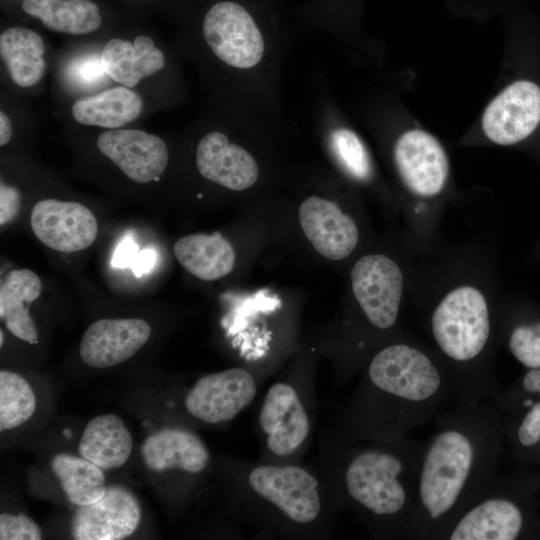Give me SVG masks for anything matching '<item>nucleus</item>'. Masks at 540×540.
<instances>
[{
  "instance_id": "2eb2a0df",
  "label": "nucleus",
  "mask_w": 540,
  "mask_h": 540,
  "mask_svg": "<svg viewBox=\"0 0 540 540\" xmlns=\"http://www.w3.org/2000/svg\"><path fill=\"white\" fill-rule=\"evenodd\" d=\"M195 162L204 178L233 191L251 188L260 176L252 153L222 131L208 132L199 140Z\"/></svg>"
},
{
  "instance_id": "c9c22d12",
  "label": "nucleus",
  "mask_w": 540,
  "mask_h": 540,
  "mask_svg": "<svg viewBox=\"0 0 540 540\" xmlns=\"http://www.w3.org/2000/svg\"><path fill=\"white\" fill-rule=\"evenodd\" d=\"M156 261V253L153 249H143L139 251L137 259L131 267L134 274L139 277L140 275L150 271Z\"/></svg>"
},
{
  "instance_id": "473e14b6",
  "label": "nucleus",
  "mask_w": 540,
  "mask_h": 540,
  "mask_svg": "<svg viewBox=\"0 0 540 540\" xmlns=\"http://www.w3.org/2000/svg\"><path fill=\"white\" fill-rule=\"evenodd\" d=\"M516 437L519 444L527 448L540 442V402L529 406L518 426Z\"/></svg>"
},
{
  "instance_id": "a211bd4d",
  "label": "nucleus",
  "mask_w": 540,
  "mask_h": 540,
  "mask_svg": "<svg viewBox=\"0 0 540 540\" xmlns=\"http://www.w3.org/2000/svg\"><path fill=\"white\" fill-rule=\"evenodd\" d=\"M298 215L305 236L325 258L344 259L357 246L358 228L336 203L309 196L301 203Z\"/></svg>"
},
{
  "instance_id": "b1692460",
  "label": "nucleus",
  "mask_w": 540,
  "mask_h": 540,
  "mask_svg": "<svg viewBox=\"0 0 540 540\" xmlns=\"http://www.w3.org/2000/svg\"><path fill=\"white\" fill-rule=\"evenodd\" d=\"M141 110V97L120 86L76 101L72 115L80 124L114 129L135 120Z\"/></svg>"
},
{
  "instance_id": "7ed1b4c3",
  "label": "nucleus",
  "mask_w": 540,
  "mask_h": 540,
  "mask_svg": "<svg viewBox=\"0 0 540 540\" xmlns=\"http://www.w3.org/2000/svg\"><path fill=\"white\" fill-rule=\"evenodd\" d=\"M423 445L407 436L330 443L319 468L340 506L350 509L373 535L405 538Z\"/></svg>"
},
{
  "instance_id": "f3484780",
  "label": "nucleus",
  "mask_w": 540,
  "mask_h": 540,
  "mask_svg": "<svg viewBox=\"0 0 540 540\" xmlns=\"http://www.w3.org/2000/svg\"><path fill=\"white\" fill-rule=\"evenodd\" d=\"M150 335V325L139 318L100 319L85 331L80 357L93 368L112 367L131 358Z\"/></svg>"
},
{
  "instance_id": "aec40b11",
  "label": "nucleus",
  "mask_w": 540,
  "mask_h": 540,
  "mask_svg": "<svg viewBox=\"0 0 540 540\" xmlns=\"http://www.w3.org/2000/svg\"><path fill=\"white\" fill-rule=\"evenodd\" d=\"M106 75L125 87L136 86L143 78L162 70L163 52L148 36H137L133 43L118 38L108 41L100 55Z\"/></svg>"
},
{
  "instance_id": "4468645a",
  "label": "nucleus",
  "mask_w": 540,
  "mask_h": 540,
  "mask_svg": "<svg viewBox=\"0 0 540 540\" xmlns=\"http://www.w3.org/2000/svg\"><path fill=\"white\" fill-rule=\"evenodd\" d=\"M35 236L47 247L59 252H77L95 240L98 224L94 214L77 202L43 199L30 217Z\"/></svg>"
},
{
  "instance_id": "bb28decb",
  "label": "nucleus",
  "mask_w": 540,
  "mask_h": 540,
  "mask_svg": "<svg viewBox=\"0 0 540 540\" xmlns=\"http://www.w3.org/2000/svg\"><path fill=\"white\" fill-rule=\"evenodd\" d=\"M50 466L72 504L93 503L106 491L103 470L82 456L59 453L51 459Z\"/></svg>"
},
{
  "instance_id": "a878e982",
  "label": "nucleus",
  "mask_w": 540,
  "mask_h": 540,
  "mask_svg": "<svg viewBox=\"0 0 540 540\" xmlns=\"http://www.w3.org/2000/svg\"><path fill=\"white\" fill-rule=\"evenodd\" d=\"M22 9L59 33H91L102 22L98 6L90 0H24Z\"/></svg>"
},
{
  "instance_id": "f8f14e48",
  "label": "nucleus",
  "mask_w": 540,
  "mask_h": 540,
  "mask_svg": "<svg viewBox=\"0 0 540 540\" xmlns=\"http://www.w3.org/2000/svg\"><path fill=\"white\" fill-rule=\"evenodd\" d=\"M540 123V87L518 80L503 89L486 107L482 117L485 135L499 145L527 138Z\"/></svg>"
},
{
  "instance_id": "4c0bfd02",
  "label": "nucleus",
  "mask_w": 540,
  "mask_h": 540,
  "mask_svg": "<svg viewBox=\"0 0 540 540\" xmlns=\"http://www.w3.org/2000/svg\"><path fill=\"white\" fill-rule=\"evenodd\" d=\"M12 136V125L9 117L4 113L0 112V145L3 146L7 144Z\"/></svg>"
},
{
  "instance_id": "2f4dec72",
  "label": "nucleus",
  "mask_w": 540,
  "mask_h": 540,
  "mask_svg": "<svg viewBox=\"0 0 540 540\" xmlns=\"http://www.w3.org/2000/svg\"><path fill=\"white\" fill-rule=\"evenodd\" d=\"M67 72L71 81L82 88L98 86L106 75L100 58L95 55H85L75 59Z\"/></svg>"
},
{
  "instance_id": "9d476101",
  "label": "nucleus",
  "mask_w": 540,
  "mask_h": 540,
  "mask_svg": "<svg viewBox=\"0 0 540 540\" xmlns=\"http://www.w3.org/2000/svg\"><path fill=\"white\" fill-rule=\"evenodd\" d=\"M524 521L519 504L501 491L495 478L440 539L514 540L520 536Z\"/></svg>"
},
{
  "instance_id": "20e7f679",
  "label": "nucleus",
  "mask_w": 540,
  "mask_h": 540,
  "mask_svg": "<svg viewBox=\"0 0 540 540\" xmlns=\"http://www.w3.org/2000/svg\"><path fill=\"white\" fill-rule=\"evenodd\" d=\"M237 471V500L244 523L261 535L323 538L340 503L320 468L300 462L244 461Z\"/></svg>"
},
{
  "instance_id": "ddd939ff",
  "label": "nucleus",
  "mask_w": 540,
  "mask_h": 540,
  "mask_svg": "<svg viewBox=\"0 0 540 540\" xmlns=\"http://www.w3.org/2000/svg\"><path fill=\"white\" fill-rule=\"evenodd\" d=\"M141 520L136 496L121 486H109L97 501L78 506L70 522L76 540H121L132 535Z\"/></svg>"
},
{
  "instance_id": "f03ea898",
  "label": "nucleus",
  "mask_w": 540,
  "mask_h": 540,
  "mask_svg": "<svg viewBox=\"0 0 540 540\" xmlns=\"http://www.w3.org/2000/svg\"><path fill=\"white\" fill-rule=\"evenodd\" d=\"M456 396L449 373L424 350L391 343L370 359L330 443L407 436Z\"/></svg>"
},
{
  "instance_id": "393cba45",
  "label": "nucleus",
  "mask_w": 540,
  "mask_h": 540,
  "mask_svg": "<svg viewBox=\"0 0 540 540\" xmlns=\"http://www.w3.org/2000/svg\"><path fill=\"white\" fill-rule=\"evenodd\" d=\"M0 53L11 79L20 87L37 84L45 70V46L33 30L12 27L0 36Z\"/></svg>"
},
{
  "instance_id": "5701e85b",
  "label": "nucleus",
  "mask_w": 540,
  "mask_h": 540,
  "mask_svg": "<svg viewBox=\"0 0 540 540\" xmlns=\"http://www.w3.org/2000/svg\"><path fill=\"white\" fill-rule=\"evenodd\" d=\"M42 283L29 269L10 271L0 287V317L17 338L34 344L38 331L28 312L29 305L41 294Z\"/></svg>"
},
{
  "instance_id": "4be33fe9",
  "label": "nucleus",
  "mask_w": 540,
  "mask_h": 540,
  "mask_svg": "<svg viewBox=\"0 0 540 540\" xmlns=\"http://www.w3.org/2000/svg\"><path fill=\"white\" fill-rule=\"evenodd\" d=\"M78 451L103 471H109L121 467L129 459L132 436L118 416L99 415L86 425Z\"/></svg>"
},
{
  "instance_id": "6e6552de",
  "label": "nucleus",
  "mask_w": 540,
  "mask_h": 540,
  "mask_svg": "<svg viewBox=\"0 0 540 540\" xmlns=\"http://www.w3.org/2000/svg\"><path fill=\"white\" fill-rule=\"evenodd\" d=\"M258 385L255 375L242 367L207 374L186 393L185 409L203 423H227L251 405Z\"/></svg>"
},
{
  "instance_id": "cd10ccee",
  "label": "nucleus",
  "mask_w": 540,
  "mask_h": 540,
  "mask_svg": "<svg viewBox=\"0 0 540 540\" xmlns=\"http://www.w3.org/2000/svg\"><path fill=\"white\" fill-rule=\"evenodd\" d=\"M322 125L326 147L343 172L357 181L370 180L372 161L360 136L350 127L327 120L324 114Z\"/></svg>"
},
{
  "instance_id": "412c9836",
  "label": "nucleus",
  "mask_w": 540,
  "mask_h": 540,
  "mask_svg": "<svg viewBox=\"0 0 540 540\" xmlns=\"http://www.w3.org/2000/svg\"><path fill=\"white\" fill-rule=\"evenodd\" d=\"M178 262L195 277L213 281L228 275L236 255L230 242L220 233L184 236L173 247Z\"/></svg>"
},
{
  "instance_id": "c756f323",
  "label": "nucleus",
  "mask_w": 540,
  "mask_h": 540,
  "mask_svg": "<svg viewBox=\"0 0 540 540\" xmlns=\"http://www.w3.org/2000/svg\"><path fill=\"white\" fill-rule=\"evenodd\" d=\"M511 354L528 368H540V322L515 327L508 340Z\"/></svg>"
},
{
  "instance_id": "e433bc0d",
  "label": "nucleus",
  "mask_w": 540,
  "mask_h": 540,
  "mask_svg": "<svg viewBox=\"0 0 540 540\" xmlns=\"http://www.w3.org/2000/svg\"><path fill=\"white\" fill-rule=\"evenodd\" d=\"M522 388L532 394H540V368L530 369L522 379Z\"/></svg>"
},
{
  "instance_id": "f257e3e1",
  "label": "nucleus",
  "mask_w": 540,
  "mask_h": 540,
  "mask_svg": "<svg viewBox=\"0 0 540 540\" xmlns=\"http://www.w3.org/2000/svg\"><path fill=\"white\" fill-rule=\"evenodd\" d=\"M502 423L496 401L459 407L436 419L424 442L405 538L440 539L496 478Z\"/></svg>"
},
{
  "instance_id": "c85d7f7f",
  "label": "nucleus",
  "mask_w": 540,
  "mask_h": 540,
  "mask_svg": "<svg viewBox=\"0 0 540 540\" xmlns=\"http://www.w3.org/2000/svg\"><path fill=\"white\" fill-rule=\"evenodd\" d=\"M36 409V398L29 383L20 375L0 372V430L25 423Z\"/></svg>"
},
{
  "instance_id": "6ab92c4d",
  "label": "nucleus",
  "mask_w": 540,
  "mask_h": 540,
  "mask_svg": "<svg viewBox=\"0 0 540 540\" xmlns=\"http://www.w3.org/2000/svg\"><path fill=\"white\" fill-rule=\"evenodd\" d=\"M141 456L152 471L173 469L190 475L202 473L210 461L203 440L183 427H166L149 435L142 444Z\"/></svg>"
},
{
  "instance_id": "9b49d317",
  "label": "nucleus",
  "mask_w": 540,
  "mask_h": 540,
  "mask_svg": "<svg viewBox=\"0 0 540 540\" xmlns=\"http://www.w3.org/2000/svg\"><path fill=\"white\" fill-rule=\"evenodd\" d=\"M393 157L400 178L412 193L432 197L444 188L449 174L447 154L430 133L405 131L394 144Z\"/></svg>"
},
{
  "instance_id": "72a5a7b5",
  "label": "nucleus",
  "mask_w": 540,
  "mask_h": 540,
  "mask_svg": "<svg viewBox=\"0 0 540 540\" xmlns=\"http://www.w3.org/2000/svg\"><path fill=\"white\" fill-rule=\"evenodd\" d=\"M20 208V193L12 186L3 182L0 185V224L10 222Z\"/></svg>"
},
{
  "instance_id": "0eeeda50",
  "label": "nucleus",
  "mask_w": 540,
  "mask_h": 540,
  "mask_svg": "<svg viewBox=\"0 0 540 540\" xmlns=\"http://www.w3.org/2000/svg\"><path fill=\"white\" fill-rule=\"evenodd\" d=\"M313 382L279 380L267 389L258 415L261 460L299 462L313 433Z\"/></svg>"
},
{
  "instance_id": "39448f33",
  "label": "nucleus",
  "mask_w": 540,
  "mask_h": 540,
  "mask_svg": "<svg viewBox=\"0 0 540 540\" xmlns=\"http://www.w3.org/2000/svg\"><path fill=\"white\" fill-rule=\"evenodd\" d=\"M202 35L213 57L231 73L239 106L269 127L281 126V76L289 43L265 32L243 4L231 0L209 8Z\"/></svg>"
},
{
  "instance_id": "58836bf2",
  "label": "nucleus",
  "mask_w": 540,
  "mask_h": 540,
  "mask_svg": "<svg viewBox=\"0 0 540 540\" xmlns=\"http://www.w3.org/2000/svg\"><path fill=\"white\" fill-rule=\"evenodd\" d=\"M0 345H3V331H0Z\"/></svg>"
},
{
  "instance_id": "423d86ee",
  "label": "nucleus",
  "mask_w": 540,
  "mask_h": 540,
  "mask_svg": "<svg viewBox=\"0 0 540 540\" xmlns=\"http://www.w3.org/2000/svg\"><path fill=\"white\" fill-rule=\"evenodd\" d=\"M430 326L441 353L459 368L454 379L455 394L459 399L468 369L466 390L460 403L480 404L472 364L480 359L491 336V318L486 298L473 286L454 288L435 307Z\"/></svg>"
},
{
  "instance_id": "dca6fc26",
  "label": "nucleus",
  "mask_w": 540,
  "mask_h": 540,
  "mask_svg": "<svg viewBox=\"0 0 540 540\" xmlns=\"http://www.w3.org/2000/svg\"><path fill=\"white\" fill-rule=\"evenodd\" d=\"M98 149L131 180L148 183L165 170L169 153L160 137L142 130H110L100 134Z\"/></svg>"
},
{
  "instance_id": "1a4fd4ad",
  "label": "nucleus",
  "mask_w": 540,
  "mask_h": 540,
  "mask_svg": "<svg viewBox=\"0 0 540 540\" xmlns=\"http://www.w3.org/2000/svg\"><path fill=\"white\" fill-rule=\"evenodd\" d=\"M354 296L365 319L375 329L388 330L398 319L403 274L398 264L382 254L361 257L351 270Z\"/></svg>"
},
{
  "instance_id": "f704fd0d",
  "label": "nucleus",
  "mask_w": 540,
  "mask_h": 540,
  "mask_svg": "<svg viewBox=\"0 0 540 540\" xmlns=\"http://www.w3.org/2000/svg\"><path fill=\"white\" fill-rule=\"evenodd\" d=\"M139 254L138 246L132 238H125L115 250L112 264L119 268L132 267Z\"/></svg>"
},
{
  "instance_id": "7c9ffc66",
  "label": "nucleus",
  "mask_w": 540,
  "mask_h": 540,
  "mask_svg": "<svg viewBox=\"0 0 540 540\" xmlns=\"http://www.w3.org/2000/svg\"><path fill=\"white\" fill-rule=\"evenodd\" d=\"M42 532L38 524L24 514L0 515L1 540H40Z\"/></svg>"
}]
</instances>
